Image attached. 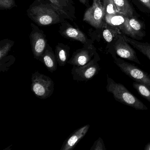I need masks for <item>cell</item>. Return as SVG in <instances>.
<instances>
[{
  "mask_svg": "<svg viewBox=\"0 0 150 150\" xmlns=\"http://www.w3.org/2000/svg\"><path fill=\"white\" fill-rule=\"evenodd\" d=\"M129 20V17L118 12L113 14L105 15L104 18L106 23L109 26L120 30L124 34L132 37Z\"/></svg>",
  "mask_w": 150,
  "mask_h": 150,
  "instance_id": "cell-8",
  "label": "cell"
},
{
  "mask_svg": "<svg viewBox=\"0 0 150 150\" xmlns=\"http://www.w3.org/2000/svg\"><path fill=\"white\" fill-rule=\"evenodd\" d=\"M129 44L125 40L122 35H118L114 44L115 53L121 58L141 64L136 52Z\"/></svg>",
  "mask_w": 150,
  "mask_h": 150,
  "instance_id": "cell-7",
  "label": "cell"
},
{
  "mask_svg": "<svg viewBox=\"0 0 150 150\" xmlns=\"http://www.w3.org/2000/svg\"><path fill=\"white\" fill-rule=\"evenodd\" d=\"M13 45L12 43H7L0 48V60H3L7 56Z\"/></svg>",
  "mask_w": 150,
  "mask_h": 150,
  "instance_id": "cell-21",
  "label": "cell"
},
{
  "mask_svg": "<svg viewBox=\"0 0 150 150\" xmlns=\"http://www.w3.org/2000/svg\"><path fill=\"white\" fill-rule=\"evenodd\" d=\"M107 91L111 93L118 102L129 106L137 110H147V107L131 93L123 85L115 82L107 74Z\"/></svg>",
  "mask_w": 150,
  "mask_h": 150,
  "instance_id": "cell-1",
  "label": "cell"
},
{
  "mask_svg": "<svg viewBox=\"0 0 150 150\" xmlns=\"http://www.w3.org/2000/svg\"><path fill=\"white\" fill-rule=\"evenodd\" d=\"M39 60L44 65L51 73H53L57 70L58 63L56 56L50 47L46 48Z\"/></svg>",
  "mask_w": 150,
  "mask_h": 150,
  "instance_id": "cell-12",
  "label": "cell"
},
{
  "mask_svg": "<svg viewBox=\"0 0 150 150\" xmlns=\"http://www.w3.org/2000/svg\"><path fill=\"white\" fill-rule=\"evenodd\" d=\"M62 1H64V2H66V3H68L69 1V0H62Z\"/></svg>",
  "mask_w": 150,
  "mask_h": 150,
  "instance_id": "cell-28",
  "label": "cell"
},
{
  "mask_svg": "<svg viewBox=\"0 0 150 150\" xmlns=\"http://www.w3.org/2000/svg\"><path fill=\"white\" fill-rule=\"evenodd\" d=\"M132 86L137 90L139 94L150 103V88L147 86L139 82L135 81Z\"/></svg>",
  "mask_w": 150,
  "mask_h": 150,
  "instance_id": "cell-18",
  "label": "cell"
},
{
  "mask_svg": "<svg viewBox=\"0 0 150 150\" xmlns=\"http://www.w3.org/2000/svg\"><path fill=\"white\" fill-rule=\"evenodd\" d=\"M96 53V50L92 46L78 50L74 52L67 64L73 66H81L86 64L92 59Z\"/></svg>",
  "mask_w": 150,
  "mask_h": 150,
  "instance_id": "cell-9",
  "label": "cell"
},
{
  "mask_svg": "<svg viewBox=\"0 0 150 150\" xmlns=\"http://www.w3.org/2000/svg\"><path fill=\"white\" fill-rule=\"evenodd\" d=\"M100 58L97 53L93 58L86 64L81 66H73L71 70L74 80L78 81H87L96 76L100 70L98 62Z\"/></svg>",
  "mask_w": 150,
  "mask_h": 150,
  "instance_id": "cell-4",
  "label": "cell"
},
{
  "mask_svg": "<svg viewBox=\"0 0 150 150\" xmlns=\"http://www.w3.org/2000/svg\"><path fill=\"white\" fill-rule=\"evenodd\" d=\"M15 6V0H0V8L1 9H10Z\"/></svg>",
  "mask_w": 150,
  "mask_h": 150,
  "instance_id": "cell-23",
  "label": "cell"
},
{
  "mask_svg": "<svg viewBox=\"0 0 150 150\" xmlns=\"http://www.w3.org/2000/svg\"><path fill=\"white\" fill-rule=\"evenodd\" d=\"M106 148L103 140L101 137H99L94 143L90 150H106Z\"/></svg>",
  "mask_w": 150,
  "mask_h": 150,
  "instance_id": "cell-24",
  "label": "cell"
},
{
  "mask_svg": "<svg viewBox=\"0 0 150 150\" xmlns=\"http://www.w3.org/2000/svg\"><path fill=\"white\" fill-rule=\"evenodd\" d=\"M64 35L67 38L77 40L83 44L87 43V38L85 34L78 29L72 27L67 28L64 32Z\"/></svg>",
  "mask_w": 150,
  "mask_h": 150,
  "instance_id": "cell-15",
  "label": "cell"
},
{
  "mask_svg": "<svg viewBox=\"0 0 150 150\" xmlns=\"http://www.w3.org/2000/svg\"><path fill=\"white\" fill-rule=\"evenodd\" d=\"M102 2L103 4L105 15L113 14L118 12L114 0H103Z\"/></svg>",
  "mask_w": 150,
  "mask_h": 150,
  "instance_id": "cell-19",
  "label": "cell"
},
{
  "mask_svg": "<svg viewBox=\"0 0 150 150\" xmlns=\"http://www.w3.org/2000/svg\"><path fill=\"white\" fill-rule=\"evenodd\" d=\"M114 1L118 13L129 18L133 17V9L128 0H114Z\"/></svg>",
  "mask_w": 150,
  "mask_h": 150,
  "instance_id": "cell-14",
  "label": "cell"
},
{
  "mask_svg": "<svg viewBox=\"0 0 150 150\" xmlns=\"http://www.w3.org/2000/svg\"><path fill=\"white\" fill-rule=\"evenodd\" d=\"M55 56L59 65L65 66L68 61L69 50L66 47L58 45L55 50Z\"/></svg>",
  "mask_w": 150,
  "mask_h": 150,
  "instance_id": "cell-16",
  "label": "cell"
},
{
  "mask_svg": "<svg viewBox=\"0 0 150 150\" xmlns=\"http://www.w3.org/2000/svg\"><path fill=\"white\" fill-rule=\"evenodd\" d=\"M50 2L52 6L55 8L59 13L67 15L65 11L64 10L63 3L59 0H48Z\"/></svg>",
  "mask_w": 150,
  "mask_h": 150,
  "instance_id": "cell-20",
  "label": "cell"
},
{
  "mask_svg": "<svg viewBox=\"0 0 150 150\" xmlns=\"http://www.w3.org/2000/svg\"><path fill=\"white\" fill-rule=\"evenodd\" d=\"M103 4L100 0H93L92 6L84 14L83 21L96 28H101L105 18Z\"/></svg>",
  "mask_w": 150,
  "mask_h": 150,
  "instance_id": "cell-6",
  "label": "cell"
},
{
  "mask_svg": "<svg viewBox=\"0 0 150 150\" xmlns=\"http://www.w3.org/2000/svg\"><path fill=\"white\" fill-rule=\"evenodd\" d=\"M129 25L132 34V38H136L137 37L143 36L142 25L138 21L133 17L129 18Z\"/></svg>",
  "mask_w": 150,
  "mask_h": 150,
  "instance_id": "cell-17",
  "label": "cell"
},
{
  "mask_svg": "<svg viewBox=\"0 0 150 150\" xmlns=\"http://www.w3.org/2000/svg\"><path fill=\"white\" fill-rule=\"evenodd\" d=\"M115 35L114 31L110 28H106L103 31V38L107 42H111L113 41Z\"/></svg>",
  "mask_w": 150,
  "mask_h": 150,
  "instance_id": "cell-22",
  "label": "cell"
},
{
  "mask_svg": "<svg viewBox=\"0 0 150 150\" xmlns=\"http://www.w3.org/2000/svg\"><path fill=\"white\" fill-rule=\"evenodd\" d=\"M144 150H150V142L148 143L145 146L144 148Z\"/></svg>",
  "mask_w": 150,
  "mask_h": 150,
  "instance_id": "cell-26",
  "label": "cell"
},
{
  "mask_svg": "<svg viewBox=\"0 0 150 150\" xmlns=\"http://www.w3.org/2000/svg\"><path fill=\"white\" fill-rule=\"evenodd\" d=\"M30 38L31 49L34 57L39 60L46 49V40L43 35L39 32L31 34Z\"/></svg>",
  "mask_w": 150,
  "mask_h": 150,
  "instance_id": "cell-11",
  "label": "cell"
},
{
  "mask_svg": "<svg viewBox=\"0 0 150 150\" xmlns=\"http://www.w3.org/2000/svg\"><path fill=\"white\" fill-rule=\"evenodd\" d=\"M114 62L125 74L137 82L142 83L150 88V74L137 66L122 59L114 57Z\"/></svg>",
  "mask_w": 150,
  "mask_h": 150,
  "instance_id": "cell-3",
  "label": "cell"
},
{
  "mask_svg": "<svg viewBox=\"0 0 150 150\" xmlns=\"http://www.w3.org/2000/svg\"><path fill=\"white\" fill-rule=\"evenodd\" d=\"M125 40L134 48L145 56L150 60V44L141 42L132 39L125 35H122Z\"/></svg>",
  "mask_w": 150,
  "mask_h": 150,
  "instance_id": "cell-13",
  "label": "cell"
},
{
  "mask_svg": "<svg viewBox=\"0 0 150 150\" xmlns=\"http://www.w3.org/2000/svg\"><path fill=\"white\" fill-rule=\"evenodd\" d=\"M30 90L39 99L45 100L50 97L54 91V82L49 76L35 72L31 76Z\"/></svg>",
  "mask_w": 150,
  "mask_h": 150,
  "instance_id": "cell-2",
  "label": "cell"
},
{
  "mask_svg": "<svg viewBox=\"0 0 150 150\" xmlns=\"http://www.w3.org/2000/svg\"><path fill=\"white\" fill-rule=\"evenodd\" d=\"M139 1L150 10V0H139Z\"/></svg>",
  "mask_w": 150,
  "mask_h": 150,
  "instance_id": "cell-25",
  "label": "cell"
},
{
  "mask_svg": "<svg viewBox=\"0 0 150 150\" xmlns=\"http://www.w3.org/2000/svg\"><path fill=\"white\" fill-rule=\"evenodd\" d=\"M58 12L52 8L44 5L35 6L29 10L30 16L40 26H47L56 23L59 20Z\"/></svg>",
  "mask_w": 150,
  "mask_h": 150,
  "instance_id": "cell-5",
  "label": "cell"
},
{
  "mask_svg": "<svg viewBox=\"0 0 150 150\" xmlns=\"http://www.w3.org/2000/svg\"><path fill=\"white\" fill-rule=\"evenodd\" d=\"M79 1L84 5H86L87 3V0H79Z\"/></svg>",
  "mask_w": 150,
  "mask_h": 150,
  "instance_id": "cell-27",
  "label": "cell"
},
{
  "mask_svg": "<svg viewBox=\"0 0 150 150\" xmlns=\"http://www.w3.org/2000/svg\"><path fill=\"white\" fill-rule=\"evenodd\" d=\"M90 125H86L73 132L63 143L60 150H72L87 133Z\"/></svg>",
  "mask_w": 150,
  "mask_h": 150,
  "instance_id": "cell-10",
  "label": "cell"
}]
</instances>
